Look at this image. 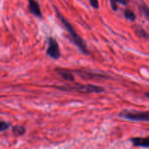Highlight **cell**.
I'll return each mask as SVG.
<instances>
[{
	"instance_id": "6da1fadb",
	"label": "cell",
	"mask_w": 149,
	"mask_h": 149,
	"mask_svg": "<svg viewBox=\"0 0 149 149\" xmlns=\"http://www.w3.org/2000/svg\"><path fill=\"white\" fill-rule=\"evenodd\" d=\"M56 15L58 16V19L61 21V22L62 23V24L64 25V26L65 27L66 30L68 31V33L70 34V37H71L72 40H73L74 43L76 45V46L79 48L80 51L83 53L85 55H88L90 54L89 51L87 48L86 44V42H84V40L78 35V34L76 33V31H74V28L72 27V26L70 24L68 21L61 15V13H59V11L57 9H56Z\"/></svg>"
},
{
	"instance_id": "7a4b0ae2",
	"label": "cell",
	"mask_w": 149,
	"mask_h": 149,
	"mask_svg": "<svg viewBox=\"0 0 149 149\" xmlns=\"http://www.w3.org/2000/svg\"><path fill=\"white\" fill-rule=\"evenodd\" d=\"M58 89L65 90V91H76L80 93H85V94H90V93H101L104 91V89L98 86L92 85V84H86V85H78L71 86H69L67 87H58Z\"/></svg>"
},
{
	"instance_id": "3957f363",
	"label": "cell",
	"mask_w": 149,
	"mask_h": 149,
	"mask_svg": "<svg viewBox=\"0 0 149 149\" xmlns=\"http://www.w3.org/2000/svg\"><path fill=\"white\" fill-rule=\"evenodd\" d=\"M119 116L130 121H149V111L141 112L124 110L120 113Z\"/></svg>"
},
{
	"instance_id": "277c9868",
	"label": "cell",
	"mask_w": 149,
	"mask_h": 149,
	"mask_svg": "<svg viewBox=\"0 0 149 149\" xmlns=\"http://www.w3.org/2000/svg\"><path fill=\"white\" fill-rule=\"evenodd\" d=\"M46 54L54 59H58L61 56V52L58 42L53 37H50L48 39V47Z\"/></svg>"
},
{
	"instance_id": "5b68a950",
	"label": "cell",
	"mask_w": 149,
	"mask_h": 149,
	"mask_svg": "<svg viewBox=\"0 0 149 149\" xmlns=\"http://www.w3.org/2000/svg\"><path fill=\"white\" fill-rule=\"evenodd\" d=\"M29 1V10L31 14L38 18H42V13H41L39 3L36 0H28Z\"/></svg>"
},
{
	"instance_id": "8992f818",
	"label": "cell",
	"mask_w": 149,
	"mask_h": 149,
	"mask_svg": "<svg viewBox=\"0 0 149 149\" xmlns=\"http://www.w3.org/2000/svg\"><path fill=\"white\" fill-rule=\"evenodd\" d=\"M131 141L134 146L143 148H149V137H134Z\"/></svg>"
},
{
	"instance_id": "52a82bcc",
	"label": "cell",
	"mask_w": 149,
	"mask_h": 149,
	"mask_svg": "<svg viewBox=\"0 0 149 149\" xmlns=\"http://www.w3.org/2000/svg\"><path fill=\"white\" fill-rule=\"evenodd\" d=\"M56 71L64 80H67V81H74V78L73 76V74L70 71H68V70H64V69H56Z\"/></svg>"
},
{
	"instance_id": "ba28073f",
	"label": "cell",
	"mask_w": 149,
	"mask_h": 149,
	"mask_svg": "<svg viewBox=\"0 0 149 149\" xmlns=\"http://www.w3.org/2000/svg\"><path fill=\"white\" fill-rule=\"evenodd\" d=\"M76 72H78L80 76L83 77V78H95V77H98V78H104V76L103 75H100L99 74H94V73L91 72H83V71H76Z\"/></svg>"
},
{
	"instance_id": "9c48e42d",
	"label": "cell",
	"mask_w": 149,
	"mask_h": 149,
	"mask_svg": "<svg viewBox=\"0 0 149 149\" xmlns=\"http://www.w3.org/2000/svg\"><path fill=\"white\" fill-rule=\"evenodd\" d=\"M26 130L22 126H15L13 127V132L16 136L23 135L25 133Z\"/></svg>"
},
{
	"instance_id": "30bf717a",
	"label": "cell",
	"mask_w": 149,
	"mask_h": 149,
	"mask_svg": "<svg viewBox=\"0 0 149 149\" xmlns=\"http://www.w3.org/2000/svg\"><path fill=\"white\" fill-rule=\"evenodd\" d=\"M117 2L122 4V5H125L126 4H127V1H126V0H110V5H111L112 9L114 11H116L118 9Z\"/></svg>"
},
{
	"instance_id": "8fae6325",
	"label": "cell",
	"mask_w": 149,
	"mask_h": 149,
	"mask_svg": "<svg viewBox=\"0 0 149 149\" xmlns=\"http://www.w3.org/2000/svg\"><path fill=\"white\" fill-rule=\"evenodd\" d=\"M124 15H125L126 18L132 21H135L136 19V15L132 11L130 10H126L125 12H124Z\"/></svg>"
},
{
	"instance_id": "7c38bea8",
	"label": "cell",
	"mask_w": 149,
	"mask_h": 149,
	"mask_svg": "<svg viewBox=\"0 0 149 149\" xmlns=\"http://www.w3.org/2000/svg\"><path fill=\"white\" fill-rule=\"evenodd\" d=\"M136 33H137L140 37H143V38H148V34L147 32H146L143 29H142L141 27H140V28L138 27V28L136 29Z\"/></svg>"
},
{
	"instance_id": "4fadbf2b",
	"label": "cell",
	"mask_w": 149,
	"mask_h": 149,
	"mask_svg": "<svg viewBox=\"0 0 149 149\" xmlns=\"http://www.w3.org/2000/svg\"><path fill=\"white\" fill-rule=\"evenodd\" d=\"M10 127V124L6 121H0V132H3L8 130Z\"/></svg>"
},
{
	"instance_id": "5bb4252c",
	"label": "cell",
	"mask_w": 149,
	"mask_h": 149,
	"mask_svg": "<svg viewBox=\"0 0 149 149\" xmlns=\"http://www.w3.org/2000/svg\"><path fill=\"white\" fill-rule=\"evenodd\" d=\"M140 10L143 13V14L146 15V18L149 19V8L147 6H146V5H141L140 6Z\"/></svg>"
},
{
	"instance_id": "9a60e30c",
	"label": "cell",
	"mask_w": 149,
	"mask_h": 149,
	"mask_svg": "<svg viewBox=\"0 0 149 149\" xmlns=\"http://www.w3.org/2000/svg\"><path fill=\"white\" fill-rule=\"evenodd\" d=\"M90 4L94 8V9H98L99 8V2L98 0H89Z\"/></svg>"
},
{
	"instance_id": "2e32d148",
	"label": "cell",
	"mask_w": 149,
	"mask_h": 149,
	"mask_svg": "<svg viewBox=\"0 0 149 149\" xmlns=\"http://www.w3.org/2000/svg\"><path fill=\"white\" fill-rule=\"evenodd\" d=\"M146 97H148V98H149V93H146Z\"/></svg>"
}]
</instances>
